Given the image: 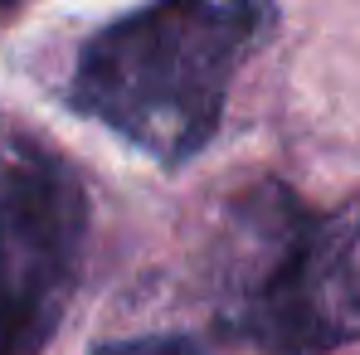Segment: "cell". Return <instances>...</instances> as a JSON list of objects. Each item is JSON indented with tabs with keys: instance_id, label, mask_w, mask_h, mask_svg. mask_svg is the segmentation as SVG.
Instances as JSON below:
<instances>
[{
	"instance_id": "obj_1",
	"label": "cell",
	"mask_w": 360,
	"mask_h": 355,
	"mask_svg": "<svg viewBox=\"0 0 360 355\" xmlns=\"http://www.w3.org/2000/svg\"><path fill=\"white\" fill-rule=\"evenodd\" d=\"M273 20V0H151L83 44L68 103L151 161L185 166L214 141Z\"/></svg>"
},
{
	"instance_id": "obj_2",
	"label": "cell",
	"mask_w": 360,
	"mask_h": 355,
	"mask_svg": "<svg viewBox=\"0 0 360 355\" xmlns=\"http://www.w3.org/2000/svg\"><path fill=\"white\" fill-rule=\"evenodd\" d=\"M224 331L258 355H326L360 336V200L311 209L278 180L243 195Z\"/></svg>"
},
{
	"instance_id": "obj_3",
	"label": "cell",
	"mask_w": 360,
	"mask_h": 355,
	"mask_svg": "<svg viewBox=\"0 0 360 355\" xmlns=\"http://www.w3.org/2000/svg\"><path fill=\"white\" fill-rule=\"evenodd\" d=\"M88 185L39 141L0 146V355H39L78 288Z\"/></svg>"
},
{
	"instance_id": "obj_4",
	"label": "cell",
	"mask_w": 360,
	"mask_h": 355,
	"mask_svg": "<svg viewBox=\"0 0 360 355\" xmlns=\"http://www.w3.org/2000/svg\"><path fill=\"white\" fill-rule=\"evenodd\" d=\"M93 355H210L195 336H136V341H108Z\"/></svg>"
},
{
	"instance_id": "obj_5",
	"label": "cell",
	"mask_w": 360,
	"mask_h": 355,
	"mask_svg": "<svg viewBox=\"0 0 360 355\" xmlns=\"http://www.w3.org/2000/svg\"><path fill=\"white\" fill-rule=\"evenodd\" d=\"M15 5H25V0H0V15H5V10H15Z\"/></svg>"
}]
</instances>
